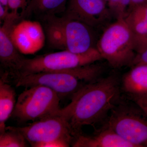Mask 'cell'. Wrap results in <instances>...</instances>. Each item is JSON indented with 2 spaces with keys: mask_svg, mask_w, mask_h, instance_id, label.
Masks as SVG:
<instances>
[{
  "mask_svg": "<svg viewBox=\"0 0 147 147\" xmlns=\"http://www.w3.org/2000/svg\"><path fill=\"white\" fill-rule=\"evenodd\" d=\"M11 25L3 23L0 28V62L2 74L9 78L17 76L26 58L15 47L11 39Z\"/></svg>",
  "mask_w": 147,
  "mask_h": 147,
  "instance_id": "10",
  "label": "cell"
},
{
  "mask_svg": "<svg viewBox=\"0 0 147 147\" xmlns=\"http://www.w3.org/2000/svg\"><path fill=\"white\" fill-rule=\"evenodd\" d=\"M9 35L17 50L24 55H33L43 47L46 37L39 22L22 20L9 30Z\"/></svg>",
  "mask_w": 147,
  "mask_h": 147,
  "instance_id": "8",
  "label": "cell"
},
{
  "mask_svg": "<svg viewBox=\"0 0 147 147\" xmlns=\"http://www.w3.org/2000/svg\"><path fill=\"white\" fill-rule=\"evenodd\" d=\"M60 100L56 92L44 86L26 88L18 96L11 117L20 123L40 120L60 111Z\"/></svg>",
  "mask_w": 147,
  "mask_h": 147,
  "instance_id": "4",
  "label": "cell"
},
{
  "mask_svg": "<svg viewBox=\"0 0 147 147\" xmlns=\"http://www.w3.org/2000/svg\"><path fill=\"white\" fill-rule=\"evenodd\" d=\"M0 5L6 7H9L8 0H0Z\"/></svg>",
  "mask_w": 147,
  "mask_h": 147,
  "instance_id": "27",
  "label": "cell"
},
{
  "mask_svg": "<svg viewBox=\"0 0 147 147\" xmlns=\"http://www.w3.org/2000/svg\"><path fill=\"white\" fill-rule=\"evenodd\" d=\"M67 106L59 113L22 127H15L24 135L32 147L39 143L64 139L71 143L74 139L69 123Z\"/></svg>",
  "mask_w": 147,
  "mask_h": 147,
  "instance_id": "7",
  "label": "cell"
},
{
  "mask_svg": "<svg viewBox=\"0 0 147 147\" xmlns=\"http://www.w3.org/2000/svg\"><path fill=\"white\" fill-rule=\"evenodd\" d=\"M131 98L147 116V94L131 97Z\"/></svg>",
  "mask_w": 147,
  "mask_h": 147,
  "instance_id": "23",
  "label": "cell"
},
{
  "mask_svg": "<svg viewBox=\"0 0 147 147\" xmlns=\"http://www.w3.org/2000/svg\"><path fill=\"white\" fill-rule=\"evenodd\" d=\"M105 127L135 147H147V116L139 107L118 103L110 112Z\"/></svg>",
  "mask_w": 147,
  "mask_h": 147,
  "instance_id": "6",
  "label": "cell"
},
{
  "mask_svg": "<svg viewBox=\"0 0 147 147\" xmlns=\"http://www.w3.org/2000/svg\"><path fill=\"white\" fill-rule=\"evenodd\" d=\"M102 59L96 47L82 53L62 50L32 59L26 58L19 73L15 77L41 71H69Z\"/></svg>",
  "mask_w": 147,
  "mask_h": 147,
  "instance_id": "5",
  "label": "cell"
},
{
  "mask_svg": "<svg viewBox=\"0 0 147 147\" xmlns=\"http://www.w3.org/2000/svg\"><path fill=\"white\" fill-rule=\"evenodd\" d=\"M140 65H147V47L141 52L136 53L131 67Z\"/></svg>",
  "mask_w": 147,
  "mask_h": 147,
  "instance_id": "22",
  "label": "cell"
},
{
  "mask_svg": "<svg viewBox=\"0 0 147 147\" xmlns=\"http://www.w3.org/2000/svg\"><path fill=\"white\" fill-rule=\"evenodd\" d=\"M16 94L6 79H0V133L5 131V123L11 117L16 104Z\"/></svg>",
  "mask_w": 147,
  "mask_h": 147,
  "instance_id": "15",
  "label": "cell"
},
{
  "mask_svg": "<svg viewBox=\"0 0 147 147\" xmlns=\"http://www.w3.org/2000/svg\"><path fill=\"white\" fill-rule=\"evenodd\" d=\"M35 0H8L9 8L17 22L33 12Z\"/></svg>",
  "mask_w": 147,
  "mask_h": 147,
  "instance_id": "19",
  "label": "cell"
},
{
  "mask_svg": "<svg viewBox=\"0 0 147 147\" xmlns=\"http://www.w3.org/2000/svg\"><path fill=\"white\" fill-rule=\"evenodd\" d=\"M124 19L134 34V39L144 36L147 34V4L134 7Z\"/></svg>",
  "mask_w": 147,
  "mask_h": 147,
  "instance_id": "16",
  "label": "cell"
},
{
  "mask_svg": "<svg viewBox=\"0 0 147 147\" xmlns=\"http://www.w3.org/2000/svg\"><path fill=\"white\" fill-rule=\"evenodd\" d=\"M66 19V50L82 53L96 47L92 28L79 21Z\"/></svg>",
  "mask_w": 147,
  "mask_h": 147,
  "instance_id": "11",
  "label": "cell"
},
{
  "mask_svg": "<svg viewBox=\"0 0 147 147\" xmlns=\"http://www.w3.org/2000/svg\"><path fill=\"white\" fill-rule=\"evenodd\" d=\"M96 47L102 59L115 68L131 67L136 55L134 34L124 19H117L105 29Z\"/></svg>",
  "mask_w": 147,
  "mask_h": 147,
  "instance_id": "3",
  "label": "cell"
},
{
  "mask_svg": "<svg viewBox=\"0 0 147 147\" xmlns=\"http://www.w3.org/2000/svg\"><path fill=\"white\" fill-rule=\"evenodd\" d=\"M68 0H35L33 12L42 18L65 12Z\"/></svg>",
  "mask_w": 147,
  "mask_h": 147,
  "instance_id": "17",
  "label": "cell"
},
{
  "mask_svg": "<svg viewBox=\"0 0 147 147\" xmlns=\"http://www.w3.org/2000/svg\"><path fill=\"white\" fill-rule=\"evenodd\" d=\"M147 47V34L144 36L134 39V48L136 53L141 52Z\"/></svg>",
  "mask_w": 147,
  "mask_h": 147,
  "instance_id": "24",
  "label": "cell"
},
{
  "mask_svg": "<svg viewBox=\"0 0 147 147\" xmlns=\"http://www.w3.org/2000/svg\"><path fill=\"white\" fill-rule=\"evenodd\" d=\"M147 4V0H131L129 12L132 9L138 6Z\"/></svg>",
  "mask_w": 147,
  "mask_h": 147,
  "instance_id": "26",
  "label": "cell"
},
{
  "mask_svg": "<svg viewBox=\"0 0 147 147\" xmlns=\"http://www.w3.org/2000/svg\"><path fill=\"white\" fill-rule=\"evenodd\" d=\"M120 98L119 82L114 75L82 86L72 95L67 105L72 136L75 138L81 134L83 127L94 125L105 119Z\"/></svg>",
  "mask_w": 147,
  "mask_h": 147,
  "instance_id": "1",
  "label": "cell"
},
{
  "mask_svg": "<svg viewBox=\"0 0 147 147\" xmlns=\"http://www.w3.org/2000/svg\"><path fill=\"white\" fill-rule=\"evenodd\" d=\"M71 143L64 139H57L35 145L34 147H68Z\"/></svg>",
  "mask_w": 147,
  "mask_h": 147,
  "instance_id": "21",
  "label": "cell"
},
{
  "mask_svg": "<svg viewBox=\"0 0 147 147\" xmlns=\"http://www.w3.org/2000/svg\"><path fill=\"white\" fill-rule=\"evenodd\" d=\"M120 0H108L107 6L111 15H114Z\"/></svg>",
  "mask_w": 147,
  "mask_h": 147,
  "instance_id": "25",
  "label": "cell"
},
{
  "mask_svg": "<svg viewBox=\"0 0 147 147\" xmlns=\"http://www.w3.org/2000/svg\"><path fill=\"white\" fill-rule=\"evenodd\" d=\"M131 0H120L114 16L117 19H124L129 12Z\"/></svg>",
  "mask_w": 147,
  "mask_h": 147,
  "instance_id": "20",
  "label": "cell"
},
{
  "mask_svg": "<svg viewBox=\"0 0 147 147\" xmlns=\"http://www.w3.org/2000/svg\"><path fill=\"white\" fill-rule=\"evenodd\" d=\"M122 84L124 91L131 98L147 94V65L132 67L124 75Z\"/></svg>",
  "mask_w": 147,
  "mask_h": 147,
  "instance_id": "14",
  "label": "cell"
},
{
  "mask_svg": "<svg viewBox=\"0 0 147 147\" xmlns=\"http://www.w3.org/2000/svg\"><path fill=\"white\" fill-rule=\"evenodd\" d=\"M44 22L43 27L48 45L57 50H67L65 40L66 18L56 15L45 16L42 18Z\"/></svg>",
  "mask_w": 147,
  "mask_h": 147,
  "instance_id": "13",
  "label": "cell"
},
{
  "mask_svg": "<svg viewBox=\"0 0 147 147\" xmlns=\"http://www.w3.org/2000/svg\"><path fill=\"white\" fill-rule=\"evenodd\" d=\"M101 72L100 65L92 64L69 71H41L19 75L13 79L16 87L40 85L53 90L61 97L72 95L83 86L80 81L92 82Z\"/></svg>",
  "mask_w": 147,
  "mask_h": 147,
  "instance_id": "2",
  "label": "cell"
},
{
  "mask_svg": "<svg viewBox=\"0 0 147 147\" xmlns=\"http://www.w3.org/2000/svg\"><path fill=\"white\" fill-rule=\"evenodd\" d=\"M64 16L76 20L92 28L105 23L111 14L103 0H68Z\"/></svg>",
  "mask_w": 147,
  "mask_h": 147,
  "instance_id": "9",
  "label": "cell"
},
{
  "mask_svg": "<svg viewBox=\"0 0 147 147\" xmlns=\"http://www.w3.org/2000/svg\"><path fill=\"white\" fill-rule=\"evenodd\" d=\"M74 147H135L127 142L111 129L104 127L91 135H79L71 144Z\"/></svg>",
  "mask_w": 147,
  "mask_h": 147,
  "instance_id": "12",
  "label": "cell"
},
{
  "mask_svg": "<svg viewBox=\"0 0 147 147\" xmlns=\"http://www.w3.org/2000/svg\"><path fill=\"white\" fill-rule=\"evenodd\" d=\"M103 1H105L106 2V3H107V2H108V0H103Z\"/></svg>",
  "mask_w": 147,
  "mask_h": 147,
  "instance_id": "28",
  "label": "cell"
},
{
  "mask_svg": "<svg viewBox=\"0 0 147 147\" xmlns=\"http://www.w3.org/2000/svg\"><path fill=\"white\" fill-rule=\"evenodd\" d=\"M24 135L14 127H7L5 131L0 133V147L28 146Z\"/></svg>",
  "mask_w": 147,
  "mask_h": 147,
  "instance_id": "18",
  "label": "cell"
}]
</instances>
